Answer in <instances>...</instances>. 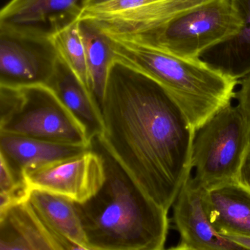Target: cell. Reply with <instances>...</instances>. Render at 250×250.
<instances>
[{
	"label": "cell",
	"instance_id": "obj_1",
	"mask_svg": "<svg viewBox=\"0 0 250 250\" xmlns=\"http://www.w3.org/2000/svg\"><path fill=\"white\" fill-rule=\"evenodd\" d=\"M99 137L134 181L169 211L191 174L196 130L176 101L141 71L114 61Z\"/></svg>",
	"mask_w": 250,
	"mask_h": 250
},
{
	"label": "cell",
	"instance_id": "obj_2",
	"mask_svg": "<svg viewBox=\"0 0 250 250\" xmlns=\"http://www.w3.org/2000/svg\"><path fill=\"white\" fill-rule=\"evenodd\" d=\"M104 179L96 194L76 203L88 250H162L169 229L168 211L150 198L99 137Z\"/></svg>",
	"mask_w": 250,
	"mask_h": 250
},
{
	"label": "cell",
	"instance_id": "obj_3",
	"mask_svg": "<svg viewBox=\"0 0 250 250\" xmlns=\"http://www.w3.org/2000/svg\"><path fill=\"white\" fill-rule=\"evenodd\" d=\"M108 36L115 61L141 71L165 87L195 130L235 99L239 80L200 58H182L147 43Z\"/></svg>",
	"mask_w": 250,
	"mask_h": 250
},
{
	"label": "cell",
	"instance_id": "obj_4",
	"mask_svg": "<svg viewBox=\"0 0 250 250\" xmlns=\"http://www.w3.org/2000/svg\"><path fill=\"white\" fill-rule=\"evenodd\" d=\"M0 133L90 147L87 131L45 84L0 85Z\"/></svg>",
	"mask_w": 250,
	"mask_h": 250
},
{
	"label": "cell",
	"instance_id": "obj_5",
	"mask_svg": "<svg viewBox=\"0 0 250 250\" xmlns=\"http://www.w3.org/2000/svg\"><path fill=\"white\" fill-rule=\"evenodd\" d=\"M250 146V121L238 106L227 105L198 129L191 149L194 181L206 190L237 182Z\"/></svg>",
	"mask_w": 250,
	"mask_h": 250
},
{
	"label": "cell",
	"instance_id": "obj_6",
	"mask_svg": "<svg viewBox=\"0 0 250 250\" xmlns=\"http://www.w3.org/2000/svg\"><path fill=\"white\" fill-rule=\"evenodd\" d=\"M241 26L232 0H206L131 40L182 58H199L206 49L237 34Z\"/></svg>",
	"mask_w": 250,
	"mask_h": 250
},
{
	"label": "cell",
	"instance_id": "obj_7",
	"mask_svg": "<svg viewBox=\"0 0 250 250\" xmlns=\"http://www.w3.org/2000/svg\"><path fill=\"white\" fill-rule=\"evenodd\" d=\"M58 61L50 36L0 27V85H47Z\"/></svg>",
	"mask_w": 250,
	"mask_h": 250
},
{
	"label": "cell",
	"instance_id": "obj_8",
	"mask_svg": "<svg viewBox=\"0 0 250 250\" xmlns=\"http://www.w3.org/2000/svg\"><path fill=\"white\" fill-rule=\"evenodd\" d=\"M24 175L32 190L82 203L96 194L103 184L104 165L102 155L90 146L79 156L26 171Z\"/></svg>",
	"mask_w": 250,
	"mask_h": 250
},
{
	"label": "cell",
	"instance_id": "obj_9",
	"mask_svg": "<svg viewBox=\"0 0 250 250\" xmlns=\"http://www.w3.org/2000/svg\"><path fill=\"white\" fill-rule=\"evenodd\" d=\"M206 189L190 174L173 205L174 222L180 241L173 250H242L238 244L219 233L212 225L205 202Z\"/></svg>",
	"mask_w": 250,
	"mask_h": 250
},
{
	"label": "cell",
	"instance_id": "obj_10",
	"mask_svg": "<svg viewBox=\"0 0 250 250\" xmlns=\"http://www.w3.org/2000/svg\"><path fill=\"white\" fill-rule=\"evenodd\" d=\"M85 0H11L0 12V27L50 36L78 20Z\"/></svg>",
	"mask_w": 250,
	"mask_h": 250
},
{
	"label": "cell",
	"instance_id": "obj_11",
	"mask_svg": "<svg viewBox=\"0 0 250 250\" xmlns=\"http://www.w3.org/2000/svg\"><path fill=\"white\" fill-rule=\"evenodd\" d=\"M0 250H66L29 200L0 210Z\"/></svg>",
	"mask_w": 250,
	"mask_h": 250
},
{
	"label": "cell",
	"instance_id": "obj_12",
	"mask_svg": "<svg viewBox=\"0 0 250 250\" xmlns=\"http://www.w3.org/2000/svg\"><path fill=\"white\" fill-rule=\"evenodd\" d=\"M205 1L160 0L132 11L90 20L108 36L137 39L180 13Z\"/></svg>",
	"mask_w": 250,
	"mask_h": 250
},
{
	"label": "cell",
	"instance_id": "obj_13",
	"mask_svg": "<svg viewBox=\"0 0 250 250\" xmlns=\"http://www.w3.org/2000/svg\"><path fill=\"white\" fill-rule=\"evenodd\" d=\"M90 147L0 133V158L22 174L30 169L75 157Z\"/></svg>",
	"mask_w": 250,
	"mask_h": 250
},
{
	"label": "cell",
	"instance_id": "obj_14",
	"mask_svg": "<svg viewBox=\"0 0 250 250\" xmlns=\"http://www.w3.org/2000/svg\"><path fill=\"white\" fill-rule=\"evenodd\" d=\"M209 219L222 235L250 236V189L238 182L206 190Z\"/></svg>",
	"mask_w": 250,
	"mask_h": 250
},
{
	"label": "cell",
	"instance_id": "obj_15",
	"mask_svg": "<svg viewBox=\"0 0 250 250\" xmlns=\"http://www.w3.org/2000/svg\"><path fill=\"white\" fill-rule=\"evenodd\" d=\"M47 86L84 126L90 141L102 135L104 121L100 106L89 89L59 57Z\"/></svg>",
	"mask_w": 250,
	"mask_h": 250
},
{
	"label": "cell",
	"instance_id": "obj_16",
	"mask_svg": "<svg viewBox=\"0 0 250 250\" xmlns=\"http://www.w3.org/2000/svg\"><path fill=\"white\" fill-rule=\"evenodd\" d=\"M28 200L45 225L64 243L66 250H88L73 200L38 189L32 190Z\"/></svg>",
	"mask_w": 250,
	"mask_h": 250
},
{
	"label": "cell",
	"instance_id": "obj_17",
	"mask_svg": "<svg viewBox=\"0 0 250 250\" xmlns=\"http://www.w3.org/2000/svg\"><path fill=\"white\" fill-rule=\"evenodd\" d=\"M242 20L235 36L206 49L200 59L228 77L239 80L250 74V0H232Z\"/></svg>",
	"mask_w": 250,
	"mask_h": 250
},
{
	"label": "cell",
	"instance_id": "obj_18",
	"mask_svg": "<svg viewBox=\"0 0 250 250\" xmlns=\"http://www.w3.org/2000/svg\"><path fill=\"white\" fill-rule=\"evenodd\" d=\"M79 27L85 49L89 89L101 108L109 69L115 61L112 43L92 20L79 19Z\"/></svg>",
	"mask_w": 250,
	"mask_h": 250
},
{
	"label": "cell",
	"instance_id": "obj_19",
	"mask_svg": "<svg viewBox=\"0 0 250 250\" xmlns=\"http://www.w3.org/2000/svg\"><path fill=\"white\" fill-rule=\"evenodd\" d=\"M50 39L58 57L89 89L85 49L80 34L79 19L51 35Z\"/></svg>",
	"mask_w": 250,
	"mask_h": 250
},
{
	"label": "cell",
	"instance_id": "obj_20",
	"mask_svg": "<svg viewBox=\"0 0 250 250\" xmlns=\"http://www.w3.org/2000/svg\"><path fill=\"white\" fill-rule=\"evenodd\" d=\"M0 210L29 199L32 189L24 174L0 158Z\"/></svg>",
	"mask_w": 250,
	"mask_h": 250
},
{
	"label": "cell",
	"instance_id": "obj_21",
	"mask_svg": "<svg viewBox=\"0 0 250 250\" xmlns=\"http://www.w3.org/2000/svg\"><path fill=\"white\" fill-rule=\"evenodd\" d=\"M160 0H113L96 6L85 8L82 11L79 19H94L109 17L121 13L132 11Z\"/></svg>",
	"mask_w": 250,
	"mask_h": 250
},
{
	"label": "cell",
	"instance_id": "obj_22",
	"mask_svg": "<svg viewBox=\"0 0 250 250\" xmlns=\"http://www.w3.org/2000/svg\"><path fill=\"white\" fill-rule=\"evenodd\" d=\"M239 84L241 87L235 96L238 102L237 106L250 121V74L241 79Z\"/></svg>",
	"mask_w": 250,
	"mask_h": 250
},
{
	"label": "cell",
	"instance_id": "obj_23",
	"mask_svg": "<svg viewBox=\"0 0 250 250\" xmlns=\"http://www.w3.org/2000/svg\"><path fill=\"white\" fill-rule=\"evenodd\" d=\"M238 182L250 189V146L243 159L240 169Z\"/></svg>",
	"mask_w": 250,
	"mask_h": 250
},
{
	"label": "cell",
	"instance_id": "obj_24",
	"mask_svg": "<svg viewBox=\"0 0 250 250\" xmlns=\"http://www.w3.org/2000/svg\"><path fill=\"white\" fill-rule=\"evenodd\" d=\"M225 237L233 241L235 244L239 245L241 248L244 250H250V236H247V235H223Z\"/></svg>",
	"mask_w": 250,
	"mask_h": 250
},
{
	"label": "cell",
	"instance_id": "obj_25",
	"mask_svg": "<svg viewBox=\"0 0 250 250\" xmlns=\"http://www.w3.org/2000/svg\"><path fill=\"white\" fill-rule=\"evenodd\" d=\"M111 1H113V0H85L84 8L96 6V5L106 3V2H111Z\"/></svg>",
	"mask_w": 250,
	"mask_h": 250
}]
</instances>
